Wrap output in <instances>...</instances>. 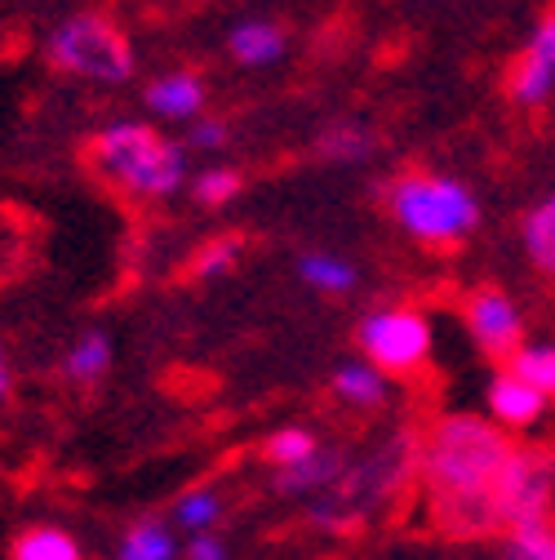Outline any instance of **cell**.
<instances>
[{
  "label": "cell",
  "mask_w": 555,
  "mask_h": 560,
  "mask_svg": "<svg viewBox=\"0 0 555 560\" xmlns=\"http://www.w3.org/2000/svg\"><path fill=\"white\" fill-rule=\"evenodd\" d=\"M511 441L494 418L475 413H445L418 445V476L432 503L471 494V489H494L503 463L511 458Z\"/></svg>",
  "instance_id": "6da1fadb"
},
{
  "label": "cell",
  "mask_w": 555,
  "mask_h": 560,
  "mask_svg": "<svg viewBox=\"0 0 555 560\" xmlns=\"http://www.w3.org/2000/svg\"><path fill=\"white\" fill-rule=\"evenodd\" d=\"M90 165L133 200H169L187 183V148L138 120H120L94 133Z\"/></svg>",
  "instance_id": "7a4b0ae2"
},
{
  "label": "cell",
  "mask_w": 555,
  "mask_h": 560,
  "mask_svg": "<svg viewBox=\"0 0 555 560\" xmlns=\"http://www.w3.org/2000/svg\"><path fill=\"white\" fill-rule=\"evenodd\" d=\"M391 223L427 249H449L480 228V200L467 183L432 170H409L387 187Z\"/></svg>",
  "instance_id": "3957f363"
},
{
  "label": "cell",
  "mask_w": 555,
  "mask_h": 560,
  "mask_svg": "<svg viewBox=\"0 0 555 560\" xmlns=\"http://www.w3.org/2000/svg\"><path fill=\"white\" fill-rule=\"evenodd\" d=\"M413 463H418V445H413V436H391L369 458L346 463V471L338 476V485L329 489V494L307 503V521L316 529H352V525H361L374 508H382L409 480Z\"/></svg>",
  "instance_id": "277c9868"
},
{
  "label": "cell",
  "mask_w": 555,
  "mask_h": 560,
  "mask_svg": "<svg viewBox=\"0 0 555 560\" xmlns=\"http://www.w3.org/2000/svg\"><path fill=\"white\" fill-rule=\"evenodd\" d=\"M49 67L94 85H125L133 77V45L129 36L103 14H72L62 19L45 45Z\"/></svg>",
  "instance_id": "5b68a950"
},
{
  "label": "cell",
  "mask_w": 555,
  "mask_h": 560,
  "mask_svg": "<svg viewBox=\"0 0 555 560\" xmlns=\"http://www.w3.org/2000/svg\"><path fill=\"white\" fill-rule=\"evenodd\" d=\"M432 320L418 307H378L356 325V347L387 378L418 374L432 361Z\"/></svg>",
  "instance_id": "8992f818"
},
{
  "label": "cell",
  "mask_w": 555,
  "mask_h": 560,
  "mask_svg": "<svg viewBox=\"0 0 555 560\" xmlns=\"http://www.w3.org/2000/svg\"><path fill=\"white\" fill-rule=\"evenodd\" d=\"M494 499L507 529L538 525L551 516L555 503V450H524L516 445L494 480Z\"/></svg>",
  "instance_id": "52a82bcc"
},
{
  "label": "cell",
  "mask_w": 555,
  "mask_h": 560,
  "mask_svg": "<svg viewBox=\"0 0 555 560\" xmlns=\"http://www.w3.org/2000/svg\"><path fill=\"white\" fill-rule=\"evenodd\" d=\"M462 320L475 338V347L489 361H511L524 347V316L511 303V294H503L498 285H480L462 299Z\"/></svg>",
  "instance_id": "ba28073f"
},
{
  "label": "cell",
  "mask_w": 555,
  "mask_h": 560,
  "mask_svg": "<svg viewBox=\"0 0 555 560\" xmlns=\"http://www.w3.org/2000/svg\"><path fill=\"white\" fill-rule=\"evenodd\" d=\"M507 90L520 107H538L555 94V10L533 27L529 45L520 49V58L511 67Z\"/></svg>",
  "instance_id": "9c48e42d"
},
{
  "label": "cell",
  "mask_w": 555,
  "mask_h": 560,
  "mask_svg": "<svg viewBox=\"0 0 555 560\" xmlns=\"http://www.w3.org/2000/svg\"><path fill=\"white\" fill-rule=\"evenodd\" d=\"M484 405H489V418H494L503 432H524V428H533L538 418L546 413L551 400L533 383H524L520 374L498 370L489 378V387H484Z\"/></svg>",
  "instance_id": "30bf717a"
},
{
  "label": "cell",
  "mask_w": 555,
  "mask_h": 560,
  "mask_svg": "<svg viewBox=\"0 0 555 560\" xmlns=\"http://www.w3.org/2000/svg\"><path fill=\"white\" fill-rule=\"evenodd\" d=\"M436 529L445 538H489V534H498L507 525H503L494 489H471V494L436 503Z\"/></svg>",
  "instance_id": "8fae6325"
},
{
  "label": "cell",
  "mask_w": 555,
  "mask_h": 560,
  "mask_svg": "<svg viewBox=\"0 0 555 560\" xmlns=\"http://www.w3.org/2000/svg\"><path fill=\"white\" fill-rule=\"evenodd\" d=\"M342 471H346V454L338 445H320L303 463L275 471L271 489H275V494H285V499H320V494H329V489L338 485Z\"/></svg>",
  "instance_id": "7c38bea8"
},
{
  "label": "cell",
  "mask_w": 555,
  "mask_h": 560,
  "mask_svg": "<svg viewBox=\"0 0 555 560\" xmlns=\"http://www.w3.org/2000/svg\"><path fill=\"white\" fill-rule=\"evenodd\" d=\"M143 103L161 116V120H200L204 103H210V90L196 72H165L147 85Z\"/></svg>",
  "instance_id": "4fadbf2b"
},
{
  "label": "cell",
  "mask_w": 555,
  "mask_h": 560,
  "mask_svg": "<svg viewBox=\"0 0 555 560\" xmlns=\"http://www.w3.org/2000/svg\"><path fill=\"white\" fill-rule=\"evenodd\" d=\"M290 40L281 32V23L271 19H245L227 32V54L240 62V67H275L285 58Z\"/></svg>",
  "instance_id": "5bb4252c"
},
{
  "label": "cell",
  "mask_w": 555,
  "mask_h": 560,
  "mask_svg": "<svg viewBox=\"0 0 555 560\" xmlns=\"http://www.w3.org/2000/svg\"><path fill=\"white\" fill-rule=\"evenodd\" d=\"M378 148V133L361 120H333L316 133V156L329 165H361Z\"/></svg>",
  "instance_id": "9a60e30c"
},
{
  "label": "cell",
  "mask_w": 555,
  "mask_h": 560,
  "mask_svg": "<svg viewBox=\"0 0 555 560\" xmlns=\"http://www.w3.org/2000/svg\"><path fill=\"white\" fill-rule=\"evenodd\" d=\"M116 560H178L174 521H165V516H138V521L120 534Z\"/></svg>",
  "instance_id": "2e32d148"
},
{
  "label": "cell",
  "mask_w": 555,
  "mask_h": 560,
  "mask_svg": "<svg viewBox=\"0 0 555 560\" xmlns=\"http://www.w3.org/2000/svg\"><path fill=\"white\" fill-rule=\"evenodd\" d=\"M298 280H303L307 290L324 294V299H346V294L361 285V271L346 262V258H338V254L307 249V254H298Z\"/></svg>",
  "instance_id": "e0dca14e"
},
{
  "label": "cell",
  "mask_w": 555,
  "mask_h": 560,
  "mask_svg": "<svg viewBox=\"0 0 555 560\" xmlns=\"http://www.w3.org/2000/svg\"><path fill=\"white\" fill-rule=\"evenodd\" d=\"M329 387L342 405H352V409H378L387 400V374L369 361H342L329 374Z\"/></svg>",
  "instance_id": "ac0fdd59"
},
{
  "label": "cell",
  "mask_w": 555,
  "mask_h": 560,
  "mask_svg": "<svg viewBox=\"0 0 555 560\" xmlns=\"http://www.w3.org/2000/svg\"><path fill=\"white\" fill-rule=\"evenodd\" d=\"M10 560H85V551L62 525H27L10 542Z\"/></svg>",
  "instance_id": "d6986e66"
},
{
  "label": "cell",
  "mask_w": 555,
  "mask_h": 560,
  "mask_svg": "<svg viewBox=\"0 0 555 560\" xmlns=\"http://www.w3.org/2000/svg\"><path fill=\"white\" fill-rule=\"evenodd\" d=\"M520 236H524V254L538 267V276L555 280V196H546L529 209L520 223Z\"/></svg>",
  "instance_id": "ffe728a7"
},
{
  "label": "cell",
  "mask_w": 555,
  "mask_h": 560,
  "mask_svg": "<svg viewBox=\"0 0 555 560\" xmlns=\"http://www.w3.org/2000/svg\"><path fill=\"white\" fill-rule=\"evenodd\" d=\"M62 370H67V378H72V383H98L111 370V338L103 329L76 334V342L67 347Z\"/></svg>",
  "instance_id": "44dd1931"
},
{
  "label": "cell",
  "mask_w": 555,
  "mask_h": 560,
  "mask_svg": "<svg viewBox=\"0 0 555 560\" xmlns=\"http://www.w3.org/2000/svg\"><path fill=\"white\" fill-rule=\"evenodd\" d=\"M223 512H227V503H223V494L214 485H191L187 494L174 503V525L187 529V534H204V529H214L223 521Z\"/></svg>",
  "instance_id": "7402d4cb"
},
{
  "label": "cell",
  "mask_w": 555,
  "mask_h": 560,
  "mask_svg": "<svg viewBox=\"0 0 555 560\" xmlns=\"http://www.w3.org/2000/svg\"><path fill=\"white\" fill-rule=\"evenodd\" d=\"M507 370L520 374L524 383H533L546 400H555V342H524L507 361Z\"/></svg>",
  "instance_id": "603a6c76"
},
{
  "label": "cell",
  "mask_w": 555,
  "mask_h": 560,
  "mask_svg": "<svg viewBox=\"0 0 555 560\" xmlns=\"http://www.w3.org/2000/svg\"><path fill=\"white\" fill-rule=\"evenodd\" d=\"M245 254V241L240 236H214L204 241L196 254H191V276L196 280H214V276H227Z\"/></svg>",
  "instance_id": "cb8c5ba5"
},
{
  "label": "cell",
  "mask_w": 555,
  "mask_h": 560,
  "mask_svg": "<svg viewBox=\"0 0 555 560\" xmlns=\"http://www.w3.org/2000/svg\"><path fill=\"white\" fill-rule=\"evenodd\" d=\"M316 450H320V441H316V432H307V428H281V432H271V436L262 441V458H267L275 471L303 463V458L316 454Z\"/></svg>",
  "instance_id": "d4e9b609"
},
{
  "label": "cell",
  "mask_w": 555,
  "mask_h": 560,
  "mask_svg": "<svg viewBox=\"0 0 555 560\" xmlns=\"http://www.w3.org/2000/svg\"><path fill=\"white\" fill-rule=\"evenodd\" d=\"M503 556H507V560H555V529H551V521L507 529Z\"/></svg>",
  "instance_id": "484cf974"
},
{
  "label": "cell",
  "mask_w": 555,
  "mask_h": 560,
  "mask_svg": "<svg viewBox=\"0 0 555 560\" xmlns=\"http://www.w3.org/2000/svg\"><path fill=\"white\" fill-rule=\"evenodd\" d=\"M191 196H196L204 209H219V205L236 200V196H240V170H232V165L200 170V174L191 178Z\"/></svg>",
  "instance_id": "4316f807"
},
{
  "label": "cell",
  "mask_w": 555,
  "mask_h": 560,
  "mask_svg": "<svg viewBox=\"0 0 555 560\" xmlns=\"http://www.w3.org/2000/svg\"><path fill=\"white\" fill-rule=\"evenodd\" d=\"M232 143V129H227V120H214V116H200V120H191V129H187V152H223Z\"/></svg>",
  "instance_id": "83f0119b"
},
{
  "label": "cell",
  "mask_w": 555,
  "mask_h": 560,
  "mask_svg": "<svg viewBox=\"0 0 555 560\" xmlns=\"http://www.w3.org/2000/svg\"><path fill=\"white\" fill-rule=\"evenodd\" d=\"M182 560H232V547L223 534L214 529H204V534H187V551Z\"/></svg>",
  "instance_id": "f1b7e54d"
},
{
  "label": "cell",
  "mask_w": 555,
  "mask_h": 560,
  "mask_svg": "<svg viewBox=\"0 0 555 560\" xmlns=\"http://www.w3.org/2000/svg\"><path fill=\"white\" fill-rule=\"evenodd\" d=\"M10 392H14V370H10V347L0 338V400H10Z\"/></svg>",
  "instance_id": "f546056e"
},
{
  "label": "cell",
  "mask_w": 555,
  "mask_h": 560,
  "mask_svg": "<svg viewBox=\"0 0 555 560\" xmlns=\"http://www.w3.org/2000/svg\"><path fill=\"white\" fill-rule=\"evenodd\" d=\"M0 54H5V27H0Z\"/></svg>",
  "instance_id": "4dcf8cb0"
}]
</instances>
